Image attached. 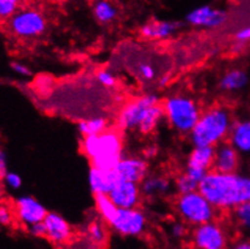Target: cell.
Segmentation results:
<instances>
[{
  "instance_id": "30bf717a",
  "label": "cell",
  "mask_w": 250,
  "mask_h": 249,
  "mask_svg": "<svg viewBox=\"0 0 250 249\" xmlns=\"http://www.w3.org/2000/svg\"><path fill=\"white\" fill-rule=\"evenodd\" d=\"M14 212L23 225L29 226L35 223L44 222L47 209L40 201L33 196H22L15 201Z\"/></svg>"
},
{
  "instance_id": "1f68e13d",
  "label": "cell",
  "mask_w": 250,
  "mask_h": 249,
  "mask_svg": "<svg viewBox=\"0 0 250 249\" xmlns=\"http://www.w3.org/2000/svg\"><path fill=\"white\" fill-rule=\"evenodd\" d=\"M138 73H139V76L143 80L152 81L156 78V69L150 63H142L138 67Z\"/></svg>"
},
{
  "instance_id": "e0dca14e",
  "label": "cell",
  "mask_w": 250,
  "mask_h": 249,
  "mask_svg": "<svg viewBox=\"0 0 250 249\" xmlns=\"http://www.w3.org/2000/svg\"><path fill=\"white\" fill-rule=\"evenodd\" d=\"M180 23L174 21H150L140 27V35L149 40H166L179 30Z\"/></svg>"
},
{
  "instance_id": "ab89813d",
  "label": "cell",
  "mask_w": 250,
  "mask_h": 249,
  "mask_svg": "<svg viewBox=\"0 0 250 249\" xmlns=\"http://www.w3.org/2000/svg\"><path fill=\"white\" fill-rule=\"evenodd\" d=\"M156 154H157V149L156 148H150L149 150H147L146 156L147 157H154Z\"/></svg>"
},
{
  "instance_id": "9a60e30c",
  "label": "cell",
  "mask_w": 250,
  "mask_h": 249,
  "mask_svg": "<svg viewBox=\"0 0 250 249\" xmlns=\"http://www.w3.org/2000/svg\"><path fill=\"white\" fill-rule=\"evenodd\" d=\"M239 166V152L231 143L218 144L215 146V154H214L213 169L219 172H236Z\"/></svg>"
},
{
  "instance_id": "f1b7e54d",
  "label": "cell",
  "mask_w": 250,
  "mask_h": 249,
  "mask_svg": "<svg viewBox=\"0 0 250 249\" xmlns=\"http://www.w3.org/2000/svg\"><path fill=\"white\" fill-rule=\"evenodd\" d=\"M5 187H7L11 190H19L22 187V178L15 172H6V174L2 177Z\"/></svg>"
},
{
  "instance_id": "4316f807",
  "label": "cell",
  "mask_w": 250,
  "mask_h": 249,
  "mask_svg": "<svg viewBox=\"0 0 250 249\" xmlns=\"http://www.w3.org/2000/svg\"><path fill=\"white\" fill-rule=\"evenodd\" d=\"M21 0H0V21H9L20 9Z\"/></svg>"
},
{
  "instance_id": "d4e9b609",
  "label": "cell",
  "mask_w": 250,
  "mask_h": 249,
  "mask_svg": "<svg viewBox=\"0 0 250 249\" xmlns=\"http://www.w3.org/2000/svg\"><path fill=\"white\" fill-rule=\"evenodd\" d=\"M79 132L81 136H93V134H98L108 129V123L105 119L103 118H92L87 120H83L78 126Z\"/></svg>"
},
{
  "instance_id": "3957f363",
  "label": "cell",
  "mask_w": 250,
  "mask_h": 249,
  "mask_svg": "<svg viewBox=\"0 0 250 249\" xmlns=\"http://www.w3.org/2000/svg\"><path fill=\"white\" fill-rule=\"evenodd\" d=\"M233 121L229 109L213 106L203 111L190 132L193 146H214L223 143L229 136Z\"/></svg>"
},
{
  "instance_id": "cb8c5ba5",
  "label": "cell",
  "mask_w": 250,
  "mask_h": 249,
  "mask_svg": "<svg viewBox=\"0 0 250 249\" xmlns=\"http://www.w3.org/2000/svg\"><path fill=\"white\" fill-rule=\"evenodd\" d=\"M87 241L91 243L92 247H103L108 240V232L104 224L99 222H93L88 225L86 231Z\"/></svg>"
},
{
  "instance_id": "8992f818",
  "label": "cell",
  "mask_w": 250,
  "mask_h": 249,
  "mask_svg": "<svg viewBox=\"0 0 250 249\" xmlns=\"http://www.w3.org/2000/svg\"><path fill=\"white\" fill-rule=\"evenodd\" d=\"M175 206L180 218L186 224L192 226L210 222L215 215V207L206 199L200 190L180 194Z\"/></svg>"
},
{
  "instance_id": "603a6c76",
  "label": "cell",
  "mask_w": 250,
  "mask_h": 249,
  "mask_svg": "<svg viewBox=\"0 0 250 249\" xmlns=\"http://www.w3.org/2000/svg\"><path fill=\"white\" fill-rule=\"evenodd\" d=\"M94 203H96V209L98 214L106 224H109L119 208L111 201L109 195H94Z\"/></svg>"
},
{
  "instance_id": "d6a6232c",
  "label": "cell",
  "mask_w": 250,
  "mask_h": 249,
  "mask_svg": "<svg viewBox=\"0 0 250 249\" xmlns=\"http://www.w3.org/2000/svg\"><path fill=\"white\" fill-rule=\"evenodd\" d=\"M28 231L32 236L37 238H44L46 237V228L44 222L35 223V224L28 226Z\"/></svg>"
},
{
  "instance_id": "d590c367",
  "label": "cell",
  "mask_w": 250,
  "mask_h": 249,
  "mask_svg": "<svg viewBox=\"0 0 250 249\" xmlns=\"http://www.w3.org/2000/svg\"><path fill=\"white\" fill-rule=\"evenodd\" d=\"M12 72L16 73L20 76H29L30 75V69L25 64H23L21 62H12L11 64Z\"/></svg>"
},
{
  "instance_id": "f546056e",
  "label": "cell",
  "mask_w": 250,
  "mask_h": 249,
  "mask_svg": "<svg viewBox=\"0 0 250 249\" xmlns=\"http://www.w3.org/2000/svg\"><path fill=\"white\" fill-rule=\"evenodd\" d=\"M97 81H98L101 85H103L104 87H114L116 85V76L113 73L109 72V70H99L97 73Z\"/></svg>"
},
{
  "instance_id": "5bb4252c",
  "label": "cell",
  "mask_w": 250,
  "mask_h": 249,
  "mask_svg": "<svg viewBox=\"0 0 250 249\" xmlns=\"http://www.w3.org/2000/svg\"><path fill=\"white\" fill-rule=\"evenodd\" d=\"M147 171H149L147 162L144 159L134 156H122L114 168V172L119 179L129 180L138 184H140L143 179L146 177Z\"/></svg>"
},
{
  "instance_id": "83f0119b",
  "label": "cell",
  "mask_w": 250,
  "mask_h": 249,
  "mask_svg": "<svg viewBox=\"0 0 250 249\" xmlns=\"http://www.w3.org/2000/svg\"><path fill=\"white\" fill-rule=\"evenodd\" d=\"M198 187H200V183L196 182L186 172L182 175H179V178L175 182V187H177L179 194H186V192L195 191V190H198Z\"/></svg>"
},
{
  "instance_id": "8d00e7d4",
  "label": "cell",
  "mask_w": 250,
  "mask_h": 249,
  "mask_svg": "<svg viewBox=\"0 0 250 249\" xmlns=\"http://www.w3.org/2000/svg\"><path fill=\"white\" fill-rule=\"evenodd\" d=\"M7 172V161H6V155L2 151V149L0 148V179H2L5 174Z\"/></svg>"
},
{
  "instance_id": "4dcf8cb0",
  "label": "cell",
  "mask_w": 250,
  "mask_h": 249,
  "mask_svg": "<svg viewBox=\"0 0 250 249\" xmlns=\"http://www.w3.org/2000/svg\"><path fill=\"white\" fill-rule=\"evenodd\" d=\"M15 217L16 215H15L14 209H11L9 206L0 205V225L10 226L14 222Z\"/></svg>"
},
{
  "instance_id": "2e32d148",
  "label": "cell",
  "mask_w": 250,
  "mask_h": 249,
  "mask_svg": "<svg viewBox=\"0 0 250 249\" xmlns=\"http://www.w3.org/2000/svg\"><path fill=\"white\" fill-rule=\"evenodd\" d=\"M119 180L114 169H102L91 167L88 172V185L93 195H108Z\"/></svg>"
},
{
  "instance_id": "60d3db41",
  "label": "cell",
  "mask_w": 250,
  "mask_h": 249,
  "mask_svg": "<svg viewBox=\"0 0 250 249\" xmlns=\"http://www.w3.org/2000/svg\"><path fill=\"white\" fill-rule=\"evenodd\" d=\"M2 179H0V202H1L2 196H4V187H2Z\"/></svg>"
},
{
  "instance_id": "ba28073f",
  "label": "cell",
  "mask_w": 250,
  "mask_h": 249,
  "mask_svg": "<svg viewBox=\"0 0 250 249\" xmlns=\"http://www.w3.org/2000/svg\"><path fill=\"white\" fill-rule=\"evenodd\" d=\"M146 217L137 207L119 208L109 225L119 235L125 237H137L146 228Z\"/></svg>"
},
{
  "instance_id": "4fadbf2b",
  "label": "cell",
  "mask_w": 250,
  "mask_h": 249,
  "mask_svg": "<svg viewBox=\"0 0 250 249\" xmlns=\"http://www.w3.org/2000/svg\"><path fill=\"white\" fill-rule=\"evenodd\" d=\"M46 238L56 246H63L70 241L73 230L65 218L55 212H48L44 219Z\"/></svg>"
},
{
  "instance_id": "ffe728a7",
  "label": "cell",
  "mask_w": 250,
  "mask_h": 249,
  "mask_svg": "<svg viewBox=\"0 0 250 249\" xmlns=\"http://www.w3.org/2000/svg\"><path fill=\"white\" fill-rule=\"evenodd\" d=\"M172 183L169 179L161 175H146L140 183V190L145 196H162L169 192Z\"/></svg>"
},
{
  "instance_id": "9c48e42d",
  "label": "cell",
  "mask_w": 250,
  "mask_h": 249,
  "mask_svg": "<svg viewBox=\"0 0 250 249\" xmlns=\"http://www.w3.org/2000/svg\"><path fill=\"white\" fill-rule=\"evenodd\" d=\"M192 243L198 249H223L228 245V236L223 226L210 220L195 226Z\"/></svg>"
},
{
  "instance_id": "277c9868",
  "label": "cell",
  "mask_w": 250,
  "mask_h": 249,
  "mask_svg": "<svg viewBox=\"0 0 250 249\" xmlns=\"http://www.w3.org/2000/svg\"><path fill=\"white\" fill-rule=\"evenodd\" d=\"M122 149L121 134L111 129L83 137L81 143V150L92 166L102 169H114L121 160Z\"/></svg>"
},
{
  "instance_id": "7c38bea8",
  "label": "cell",
  "mask_w": 250,
  "mask_h": 249,
  "mask_svg": "<svg viewBox=\"0 0 250 249\" xmlns=\"http://www.w3.org/2000/svg\"><path fill=\"white\" fill-rule=\"evenodd\" d=\"M228 14L224 10L213 7L210 5H202L195 7L186 15V22L193 27L216 28L225 23Z\"/></svg>"
},
{
  "instance_id": "836d02e7",
  "label": "cell",
  "mask_w": 250,
  "mask_h": 249,
  "mask_svg": "<svg viewBox=\"0 0 250 249\" xmlns=\"http://www.w3.org/2000/svg\"><path fill=\"white\" fill-rule=\"evenodd\" d=\"M236 40L238 45H244L247 44V42H250V25L241 28V29L236 33Z\"/></svg>"
},
{
  "instance_id": "74e56055",
  "label": "cell",
  "mask_w": 250,
  "mask_h": 249,
  "mask_svg": "<svg viewBox=\"0 0 250 249\" xmlns=\"http://www.w3.org/2000/svg\"><path fill=\"white\" fill-rule=\"evenodd\" d=\"M237 249H250V240H242L234 246Z\"/></svg>"
},
{
  "instance_id": "7402d4cb",
  "label": "cell",
  "mask_w": 250,
  "mask_h": 249,
  "mask_svg": "<svg viewBox=\"0 0 250 249\" xmlns=\"http://www.w3.org/2000/svg\"><path fill=\"white\" fill-rule=\"evenodd\" d=\"M92 12L94 19L102 24L111 23L117 17V9L110 0H97L92 7Z\"/></svg>"
},
{
  "instance_id": "7a4b0ae2",
  "label": "cell",
  "mask_w": 250,
  "mask_h": 249,
  "mask_svg": "<svg viewBox=\"0 0 250 249\" xmlns=\"http://www.w3.org/2000/svg\"><path fill=\"white\" fill-rule=\"evenodd\" d=\"M165 118L163 106L160 105V98L154 93L128 102L119 115V124L122 129L136 131L149 134L159 126Z\"/></svg>"
},
{
  "instance_id": "5b68a950",
  "label": "cell",
  "mask_w": 250,
  "mask_h": 249,
  "mask_svg": "<svg viewBox=\"0 0 250 249\" xmlns=\"http://www.w3.org/2000/svg\"><path fill=\"white\" fill-rule=\"evenodd\" d=\"M162 106L168 124L182 134H190L202 114L196 101L184 95L170 96Z\"/></svg>"
},
{
  "instance_id": "44dd1931",
  "label": "cell",
  "mask_w": 250,
  "mask_h": 249,
  "mask_svg": "<svg viewBox=\"0 0 250 249\" xmlns=\"http://www.w3.org/2000/svg\"><path fill=\"white\" fill-rule=\"evenodd\" d=\"M248 75L241 69H232L224 74L219 86L225 92H238L248 85Z\"/></svg>"
},
{
  "instance_id": "ac0fdd59",
  "label": "cell",
  "mask_w": 250,
  "mask_h": 249,
  "mask_svg": "<svg viewBox=\"0 0 250 249\" xmlns=\"http://www.w3.org/2000/svg\"><path fill=\"white\" fill-rule=\"evenodd\" d=\"M229 137V143L236 148L239 155H250V120L233 123Z\"/></svg>"
},
{
  "instance_id": "f35d334b",
  "label": "cell",
  "mask_w": 250,
  "mask_h": 249,
  "mask_svg": "<svg viewBox=\"0 0 250 249\" xmlns=\"http://www.w3.org/2000/svg\"><path fill=\"white\" fill-rule=\"evenodd\" d=\"M168 83H169V76L168 75H165V76H162V78L160 79V85L161 86H163V87H165V86H167L168 85Z\"/></svg>"
},
{
  "instance_id": "d6986e66",
  "label": "cell",
  "mask_w": 250,
  "mask_h": 249,
  "mask_svg": "<svg viewBox=\"0 0 250 249\" xmlns=\"http://www.w3.org/2000/svg\"><path fill=\"white\" fill-rule=\"evenodd\" d=\"M214 154L215 148L214 146H193L192 151L188 159V168L198 169L202 172H208L213 168Z\"/></svg>"
},
{
  "instance_id": "6da1fadb",
  "label": "cell",
  "mask_w": 250,
  "mask_h": 249,
  "mask_svg": "<svg viewBox=\"0 0 250 249\" xmlns=\"http://www.w3.org/2000/svg\"><path fill=\"white\" fill-rule=\"evenodd\" d=\"M198 190L215 209H234L250 201V177L236 172L208 171Z\"/></svg>"
},
{
  "instance_id": "8fae6325",
  "label": "cell",
  "mask_w": 250,
  "mask_h": 249,
  "mask_svg": "<svg viewBox=\"0 0 250 249\" xmlns=\"http://www.w3.org/2000/svg\"><path fill=\"white\" fill-rule=\"evenodd\" d=\"M108 195L117 208H133L138 207L143 194L138 183L119 179Z\"/></svg>"
},
{
  "instance_id": "e575fe53",
  "label": "cell",
  "mask_w": 250,
  "mask_h": 249,
  "mask_svg": "<svg viewBox=\"0 0 250 249\" xmlns=\"http://www.w3.org/2000/svg\"><path fill=\"white\" fill-rule=\"evenodd\" d=\"M170 235L174 238H182L186 235V226L183 223H174L170 226Z\"/></svg>"
},
{
  "instance_id": "484cf974",
  "label": "cell",
  "mask_w": 250,
  "mask_h": 249,
  "mask_svg": "<svg viewBox=\"0 0 250 249\" xmlns=\"http://www.w3.org/2000/svg\"><path fill=\"white\" fill-rule=\"evenodd\" d=\"M234 219L238 228L250 237V201L234 208Z\"/></svg>"
},
{
  "instance_id": "52a82bcc",
  "label": "cell",
  "mask_w": 250,
  "mask_h": 249,
  "mask_svg": "<svg viewBox=\"0 0 250 249\" xmlns=\"http://www.w3.org/2000/svg\"><path fill=\"white\" fill-rule=\"evenodd\" d=\"M9 28L10 32L20 39H35L46 32L47 21L39 10L24 7L9 20Z\"/></svg>"
}]
</instances>
